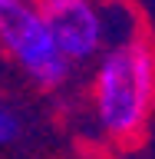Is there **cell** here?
<instances>
[{"instance_id":"obj_1","label":"cell","mask_w":155,"mask_h":159,"mask_svg":"<svg viewBox=\"0 0 155 159\" xmlns=\"http://www.w3.org/2000/svg\"><path fill=\"white\" fill-rule=\"evenodd\" d=\"M93 113L102 136L136 143L155 116V47L142 33L109 43L93 70Z\"/></svg>"},{"instance_id":"obj_2","label":"cell","mask_w":155,"mask_h":159,"mask_svg":"<svg viewBox=\"0 0 155 159\" xmlns=\"http://www.w3.org/2000/svg\"><path fill=\"white\" fill-rule=\"evenodd\" d=\"M0 47L43 89H59L73 73L37 0H0Z\"/></svg>"},{"instance_id":"obj_3","label":"cell","mask_w":155,"mask_h":159,"mask_svg":"<svg viewBox=\"0 0 155 159\" xmlns=\"http://www.w3.org/2000/svg\"><path fill=\"white\" fill-rule=\"evenodd\" d=\"M50 33L69 66L96 60L109 47L106 7L99 0H37Z\"/></svg>"},{"instance_id":"obj_4","label":"cell","mask_w":155,"mask_h":159,"mask_svg":"<svg viewBox=\"0 0 155 159\" xmlns=\"http://www.w3.org/2000/svg\"><path fill=\"white\" fill-rule=\"evenodd\" d=\"M20 136H23V119L13 109V103L0 96V146H13Z\"/></svg>"},{"instance_id":"obj_5","label":"cell","mask_w":155,"mask_h":159,"mask_svg":"<svg viewBox=\"0 0 155 159\" xmlns=\"http://www.w3.org/2000/svg\"><path fill=\"white\" fill-rule=\"evenodd\" d=\"M122 159H155V116H152V123L145 126V133H142L136 143L126 146V156H122Z\"/></svg>"}]
</instances>
